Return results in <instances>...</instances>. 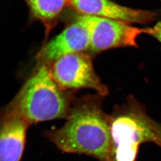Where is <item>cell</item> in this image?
Instances as JSON below:
<instances>
[{"label":"cell","mask_w":161,"mask_h":161,"mask_svg":"<svg viewBox=\"0 0 161 161\" xmlns=\"http://www.w3.org/2000/svg\"><path fill=\"white\" fill-rule=\"evenodd\" d=\"M154 127L155 131L157 132V135H158L161 142V124L158 123L157 122L154 121Z\"/></svg>","instance_id":"11"},{"label":"cell","mask_w":161,"mask_h":161,"mask_svg":"<svg viewBox=\"0 0 161 161\" xmlns=\"http://www.w3.org/2000/svg\"><path fill=\"white\" fill-rule=\"evenodd\" d=\"M31 125L22 117L2 109L0 127V161H20Z\"/></svg>","instance_id":"8"},{"label":"cell","mask_w":161,"mask_h":161,"mask_svg":"<svg viewBox=\"0 0 161 161\" xmlns=\"http://www.w3.org/2000/svg\"><path fill=\"white\" fill-rule=\"evenodd\" d=\"M152 120L133 97L111 116V153L109 161H137L141 144L161 146Z\"/></svg>","instance_id":"3"},{"label":"cell","mask_w":161,"mask_h":161,"mask_svg":"<svg viewBox=\"0 0 161 161\" xmlns=\"http://www.w3.org/2000/svg\"><path fill=\"white\" fill-rule=\"evenodd\" d=\"M89 31L90 49L100 52L116 47H137L136 39L142 34H150V28H138L129 23L109 18L80 15Z\"/></svg>","instance_id":"5"},{"label":"cell","mask_w":161,"mask_h":161,"mask_svg":"<svg viewBox=\"0 0 161 161\" xmlns=\"http://www.w3.org/2000/svg\"><path fill=\"white\" fill-rule=\"evenodd\" d=\"M89 31L85 22L79 16L58 35L47 43L37 55L42 63L53 62L63 56L89 50Z\"/></svg>","instance_id":"6"},{"label":"cell","mask_w":161,"mask_h":161,"mask_svg":"<svg viewBox=\"0 0 161 161\" xmlns=\"http://www.w3.org/2000/svg\"><path fill=\"white\" fill-rule=\"evenodd\" d=\"M50 68L55 81L65 90L90 89L102 97L108 94V87L96 74L91 58L83 52L63 56Z\"/></svg>","instance_id":"4"},{"label":"cell","mask_w":161,"mask_h":161,"mask_svg":"<svg viewBox=\"0 0 161 161\" xmlns=\"http://www.w3.org/2000/svg\"><path fill=\"white\" fill-rule=\"evenodd\" d=\"M34 18L46 25L55 21L66 6L69 0H26Z\"/></svg>","instance_id":"9"},{"label":"cell","mask_w":161,"mask_h":161,"mask_svg":"<svg viewBox=\"0 0 161 161\" xmlns=\"http://www.w3.org/2000/svg\"><path fill=\"white\" fill-rule=\"evenodd\" d=\"M101 97L75 99L64 125L45 131L44 137L65 153L86 154L99 161H110L111 116L102 108Z\"/></svg>","instance_id":"1"},{"label":"cell","mask_w":161,"mask_h":161,"mask_svg":"<svg viewBox=\"0 0 161 161\" xmlns=\"http://www.w3.org/2000/svg\"><path fill=\"white\" fill-rule=\"evenodd\" d=\"M69 6L81 15L109 18L128 23H150L157 16L155 13L125 7L111 0H69Z\"/></svg>","instance_id":"7"},{"label":"cell","mask_w":161,"mask_h":161,"mask_svg":"<svg viewBox=\"0 0 161 161\" xmlns=\"http://www.w3.org/2000/svg\"><path fill=\"white\" fill-rule=\"evenodd\" d=\"M150 35L156 38L161 43V21L158 23L153 28H150Z\"/></svg>","instance_id":"10"},{"label":"cell","mask_w":161,"mask_h":161,"mask_svg":"<svg viewBox=\"0 0 161 161\" xmlns=\"http://www.w3.org/2000/svg\"><path fill=\"white\" fill-rule=\"evenodd\" d=\"M55 81L47 63H42L3 109L17 114L30 125L66 119L75 98Z\"/></svg>","instance_id":"2"}]
</instances>
